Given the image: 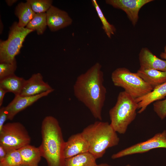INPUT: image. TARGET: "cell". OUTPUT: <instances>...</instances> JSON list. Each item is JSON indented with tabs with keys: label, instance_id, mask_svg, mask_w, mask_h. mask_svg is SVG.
<instances>
[{
	"label": "cell",
	"instance_id": "18",
	"mask_svg": "<svg viewBox=\"0 0 166 166\" xmlns=\"http://www.w3.org/2000/svg\"><path fill=\"white\" fill-rule=\"evenodd\" d=\"M26 80L15 74L0 80V88L7 93L11 92L15 96L20 95Z\"/></svg>",
	"mask_w": 166,
	"mask_h": 166
},
{
	"label": "cell",
	"instance_id": "15",
	"mask_svg": "<svg viewBox=\"0 0 166 166\" xmlns=\"http://www.w3.org/2000/svg\"><path fill=\"white\" fill-rule=\"evenodd\" d=\"M166 97V81L156 87L145 95L135 99L138 105V113L144 112L148 105L156 101L162 100Z\"/></svg>",
	"mask_w": 166,
	"mask_h": 166
},
{
	"label": "cell",
	"instance_id": "2",
	"mask_svg": "<svg viewBox=\"0 0 166 166\" xmlns=\"http://www.w3.org/2000/svg\"><path fill=\"white\" fill-rule=\"evenodd\" d=\"M41 132L42 142L39 148L48 166H64L65 142L57 119L51 116L45 117L42 122Z\"/></svg>",
	"mask_w": 166,
	"mask_h": 166
},
{
	"label": "cell",
	"instance_id": "27",
	"mask_svg": "<svg viewBox=\"0 0 166 166\" xmlns=\"http://www.w3.org/2000/svg\"><path fill=\"white\" fill-rule=\"evenodd\" d=\"M8 114L5 107H1L0 109V131L5 124V121L7 120Z\"/></svg>",
	"mask_w": 166,
	"mask_h": 166
},
{
	"label": "cell",
	"instance_id": "14",
	"mask_svg": "<svg viewBox=\"0 0 166 166\" xmlns=\"http://www.w3.org/2000/svg\"><path fill=\"white\" fill-rule=\"evenodd\" d=\"M139 59L140 69L166 72V60L157 57L147 48L141 49L139 54Z\"/></svg>",
	"mask_w": 166,
	"mask_h": 166
},
{
	"label": "cell",
	"instance_id": "17",
	"mask_svg": "<svg viewBox=\"0 0 166 166\" xmlns=\"http://www.w3.org/2000/svg\"><path fill=\"white\" fill-rule=\"evenodd\" d=\"M22 161V164L27 166H39L41 157L39 147L29 144L18 149Z\"/></svg>",
	"mask_w": 166,
	"mask_h": 166
},
{
	"label": "cell",
	"instance_id": "12",
	"mask_svg": "<svg viewBox=\"0 0 166 166\" xmlns=\"http://www.w3.org/2000/svg\"><path fill=\"white\" fill-rule=\"evenodd\" d=\"M89 143L81 132L71 136L65 142L64 155L65 159L89 152Z\"/></svg>",
	"mask_w": 166,
	"mask_h": 166
},
{
	"label": "cell",
	"instance_id": "7",
	"mask_svg": "<svg viewBox=\"0 0 166 166\" xmlns=\"http://www.w3.org/2000/svg\"><path fill=\"white\" fill-rule=\"evenodd\" d=\"M31 140L26 129L19 122L6 123L0 131V145L9 151L30 144Z\"/></svg>",
	"mask_w": 166,
	"mask_h": 166
},
{
	"label": "cell",
	"instance_id": "22",
	"mask_svg": "<svg viewBox=\"0 0 166 166\" xmlns=\"http://www.w3.org/2000/svg\"><path fill=\"white\" fill-rule=\"evenodd\" d=\"M92 2L102 22V28L107 37L109 38H111L112 35H114L116 32V28L107 21L96 0H92Z\"/></svg>",
	"mask_w": 166,
	"mask_h": 166
},
{
	"label": "cell",
	"instance_id": "8",
	"mask_svg": "<svg viewBox=\"0 0 166 166\" xmlns=\"http://www.w3.org/2000/svg\"><path fill=\"white\" fill-rule=\"evenodd\" d=\"M166 148V130L155 134L147 140L137 143L113 154L111 158L115 159L127 156L142 153L155 148Z\"/></svg>",
	"mask_w": 166,
	"mask_h": 166
},
{
	"label": "cell",
	"instance_id": "19",
	"mask_svg": "<svg viewBox=\"0 0 166 166\" xmlns=\"http://www.w3.org/2000/svg\"><path fill=\"white\" fill-rule=\"evenodd\" d=\"M36 14L28 2L19 3L16 7L15 10V14L19 19L18 26L24 27L26 26Z\"/></svg>",
	"mask_w": 166,
	"mask_h": 166
},
{
	"label": "cell",
	"instance_id": "16",
	"mask_svg": "<svg viewBox=\"0 0 166 166\" xmlns=\"http://www.w3.org/2000/svg\"><path fill=\"white\" fill-rule=\"evenodd\" d=\"M136 73L153 89L166 81V72L155 69H143L139 68Z\"/></svg>",
	"mask_w": 166,
	"mask_h": 166
},
{
	"label": "cell",
	"instance_id": "20",
	"mask_svg": "<svg viewBox=\"0 0 166 166\" xmlns=\"http://www.w3.org/2000/svg\"><path fill=\"white\" fill-rule=\"evenodd\" d=\"M96 158L89 152L65 159L64 166H96Z\"/></svg>",
	"mask_w": 166,
	"mask_h": 166
},
{
	"label": "cell",
	"instance_id": "11",
	"mask_svg": "<svg viewBox=\"0 0 166 166\" xmlns=\"http://www.w3.org/2000/svg\"><path fill=\"white\" fill-rule=\"evenodd\" d=\"M47 26L53 32L71 25L73 20L66 11L52 6L46 12Z\"/></svg>",
	"mask_w": 166,
	"mask_h": 166
},
{
	"label": "cell",
	"instance_id": "6",
	"mask_svg": "<svg viewBox=\"0 0 166 166\" xmlns=\"http://www.w3.org/2000/svg\"><path fill=\"white\" fill-rule=\"evenodd\" d=\"M14 22L10 27L8 37L0 41V62H12L19 54L27 35L33 31L24 27H19Z\"/></svg>",
	"mask_w": 166,
	"mask_h": 166
},
{
	"label": "cell",
	"instance_id": "34",
	"mask_svg": "<svg viewBox=\"0 0 166 166\" xmlns=\"http://www.w3.org/2000/svg\"><path fill=\"white\" fill-rule=\"evenodd\" d=\"M164 52L166 53V44L165 45L164 48Z\"/></svg>",
	"mask_w": 166,
	"mask_h": 166
},
{
	"label": "cell",
	"instance_id": "10",
	"mask_svg": "<svg viewBox=\"0 0 166 166\" xmlns=\"http://www.w3.org/2000/svg\"><path fill=\"white\" fill-rule=\"evenodd\" d=\"M54 91L49 90L42 93L30 96H15L13 100L6 107L7 120H12L18 113L31 105L40 98L46 96Z\"/></svg>",
	"mask_w": 166,
	"mask_h": 166
},
{
	"label": "cell",
	"instance_id": "32",
	"mask_svg": "<svg viewBox=\"0 0 166 166\" xmlns=\"http://www.w3.org/2000/svg\"><path fill=\"white\" fill-rule=\"evenodd\" d=\"M96 166H112L107 163H101L97 164Z\"/></svg>",
	"mask_w": 166,
	"mask_h": 166
},
{
	"label": "cell",
	"instance_id": "24",
	"mask_svg": "<svg viewBox=\"0 0 166 166\" xmlns=\"http://www.w3.org/2000/svg\"><path fill=\"white\" fill-rule=\"evenodd\" d=\"M30 3L33 10L36 13L46 12L52 6L51 0H27Z\"/></svg>",
	"mask_w": 166,
	"mask_h": 166
},
{
	"label": "cell",
	"instance_id": "28",
	"mask_svg": "<svg viewBox=\"0 0 166 166\" xmlns=\"http://www.w3.org/2000/svg\"><path fill=\"white\" fill-rule=\"evenodd\" d=\"M10 151L5 148L2 145H0V161L3 160L7 153Z\"/></svg>",
	"mask_w": 166,
	"mask_h": 166
},
{
	"label": "cell",
	"instance_id": "9",
	"mask_svg": "<svg viewBox=\"0 0 166 166\" xmlns=\"http://www.w3.org/2000/svg\"><path fill=\"white\" fill-rule=\"evenodd\" d=\"M153 0H106V3L116 9L121 10L126 14L132 25L135 26L139 19L140 9Z\"/></svg>",
	"mask_w": 166,
	"mask_h": 166
},
{
	"label": "cell",
	"instance_id": "4",
	"mask_svg": "<svg viewBox=\"0 0 166 166\" xmlns=\"http://www.w3.org/2000/svg\"><path fill=\"white\" fill-rule=\"evenodd\" d=\"M138 107L135 99L124 91L119 93L115 105L109 112L110 124L117 132L125 133L136 118Z\"/></svg>",
	"mask_w": 166,
	"mask_h": 166
},
{
	"label": "cell",
	"instance_id": "29",
	"mask_svg": "<svg viewBox=\"0 0 166 166\" xmlns=\"http://www.w3.org/2000/svg\"><path fill=\"white\" fill-rule=\"evenodd\" d=\"M7 92L3 89L0 88V106L2 105L3 98L5 94Z\"/></svg>",
	"mask_w": 166,
	"mask_h": 166
},
{
	"label": "cell",
	"instance_id": "5",
	"mask_svg": "<svg viewBox=\"0 0 166 166\" xmlns=\"http://www.w3.org/2000/svg\"><path fill=\"white\" fill-rule=\"evenodd\" d=\"M114 85L121 87L135 99L142 97L151 92L153 88L137 73L125 67L118 68L111 76Z\"/></svg>",
	"mask_w": 166,
	"mask_h": 166
},
{
	"label": "cell",
	"instance_id": "1",
	"mask_svg": "<svg viewBox=\"0 0 166 166\" xmlns=\"http://www.w3.org/2000/svg\"><path fill=\"white\" fill-rule=\"evenodd\" d=\"M101 64L97 62L78 76L73 86L76 98L85 106L95 119L101 121L106 90Z\"/></svg>",
	"mask_w": 166,
	"mask_h": 166
},
{
	"label": "cell",
	"instance_id": "36",
	"mask_svg": "<svg viewBox=\"0 0 166 166\" xmlns=\"http://www.w3.org/2000/svg\"><path fill=\"white\" fill-rule=\"evenodd\" d=\"M20 166H27L25 165H23V164H22L21 165H20Z\"/></svg>",
	"mask_w": 166,
	"mask_h": 166
},
{
	"label": "cell",
	"instance_id": "26",
	"mask_svg": "<svg viewBox=\"0 0 166 166\" xmlns=\"http://www.w3.org/2000/svg\"><path fill=\"white\" fill-rule=\"evenodd\" d=\"M153 109L154 111L161 120L166 118V99L154 102Z\"/></svg>",
	"mask_w": 166,
	"mask_h": 166
},
{
	"label": "cell",
	"instance_id": "21",
	"mask_svg": "<svg viewBox=\"0 0 166 166\" xmlns=\"http://www.w3.org/2000/svg\"><path fill=\"white\" fill-rule=\"evenodd\" d=\"M47 26L46 13H36L34 18L29 22L26 28L36 31L38 35L42 34Z\"/></svg>",
	"mask_w": 166,
	"mask_h": 166
},
{
	"label": "cell",
	"instance_id": "35",
	"mask_svg": "<svg viewBox=\"0 0 166 166\" xmlns=\"http://www.w3.org/2000/svg\"><path fill=\"white\" fill-rule=\"evenodd\" d=\"M125 166H132L131 165H130V164H127Z\"/></svg>",
	"mask_w": 166,
	"mask_h": 166
},
{
	"label": "cell",
	"instance_id": "13",
	"mask_svg": "<svg viewBox=\"0 0 166 166\" xmlns=\"http://www.w3.org/2000/svg\"><path fill=\"white\" fill-rule=\"evenodd\" d=\"M53 89L47 83L44 81L42 74L38 73L33 74L28 79L26 80L19 95L33 96Z\"/></svg>",
	"mask_w": 166,
	"mask_h": 166
},
{
	"label": "cell",
	"instance_id": "31",
	"mask_svg": "<svg viewBox=\"0 0 166 166\" xmlns=\"http://www.w3.org/2000/svg\"><path fill=\"white\" fill-rule=\"evenodd\" d=\"M160 56L161 58L166 60V53L164 52H161L160 54Z\"/></svg>",
	"mask_w": 166,
	"mask_h": 166
},
{
	"label": "cell",
	"instance_id": "25",
	"mask_svg": "<svg viewBox=\"0 0 166 166\" xmlns=\"http://www.w3.org/2000/svg\"><path fill=\"white\" fill-rule=\"evenodd\" d=\"M17 68L16 59L12 62H0V80L14 74Z\"/></svg>",
	"mask_w": 166,
	"mask_h": 166
},
{
	"label": "cell",
	"instance_id": "23",
	"mask_svg": "<svg viewBox=\"0 0 166 166\" xmlns=\"http://www.w3.org/2000/svg\"><path fill=\"white\" fill-rule=\"evenodd\" d=\"M22 164V159L18 149L10 150L0 161V166H20Z\"/></svg>",
	"mask_w": 166,
	"mask_h": 166
},
{
	"label": "cell",
	"instance_id": "30",
	"mask_svg": "<svg viewBox=\"0 0 166 166\" xmlns=\"http://www.w3.org/2000/svg\"><path fill=\"white\" fill-rule=\"evenodd\" d=\"M18 0H5L7 5L9 6H11L14 3L16 2Z\"/></svg>",
	"mask_w": 166,
	"mask_h": 166
},
{
	"label": "cell",
	"instance_id": "33",
	"mask_svg": "<svg viewBox=\"0 0 166 166\" xmlns=\"http://www.w3.org/2000/svg\"><path fill=\"white\" fill-rule=\"evenodd\" d=\"M0 34H1L2 33V32L3 30V26L1 19H0Z\"/></svg>",
	"mask_w": 166,
	"mask_h": 166
},
{
	"label": "cell",
	"instance_id": "3",
	"mask_svg": "<svg viewBox=\"0 0 166 166\" xmlns=\"http://www.w3.org/2000/svg\"><path fill=\"white\" fill-rule=\"evenodd\" d=\"M81 133L89 143V152L96 159L103 157L107 149L117 145L120 141L117 132L108 122L96 121Z\"/></svg>",
	"mask_w": 166,
	"mask_h": 166
}]
</instances>
